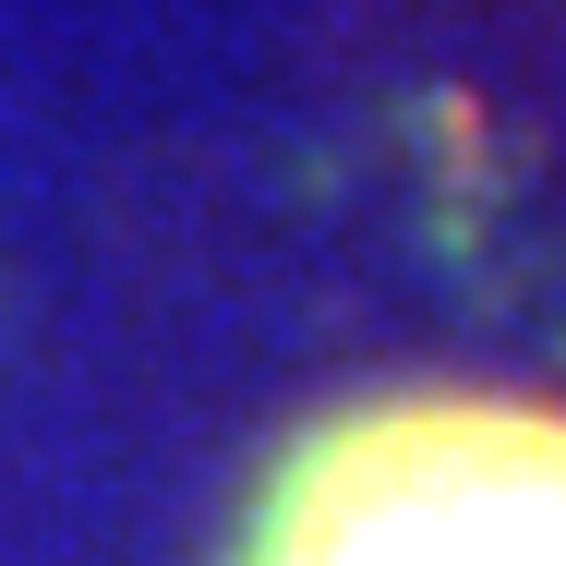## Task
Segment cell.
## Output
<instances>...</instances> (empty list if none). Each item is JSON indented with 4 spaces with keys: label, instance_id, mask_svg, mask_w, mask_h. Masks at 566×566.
Here are the masks:
<instances>
[{
    "label": "cell",
    "instance_id": "6da1fadb",
    "mask_svg": "<svg viewBox=\"0 0 566 566\" xmlns=\"http://www.w3.org/2000/svg\"><path fill=\"white\" fill-rule=\"evenodd\" d=\"M241 566H566V410L410 386L277 458Z\"/></svg>",
    "mask_w": 566,
    "mask_h": 566
}]
</instances>
